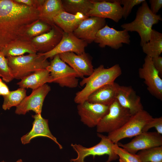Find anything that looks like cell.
<instances>
[{"label": "cell", "mask_w": 162, "mask_h": 162, "mask_svg": "<svg viewBox=\"0 0 162 162\" xmlns=\"http://www.w3.org/2000/svg\"><path fill=\"white\" fill-rule=\"evenodd\" d=\"M113 149L119 158L126 162H142L137 154L127 151L117 144H114Z\"/></svg>", "instance_id": "cell-31"}, {"label": "cell", "mask_w": 162, "mask_h": 162, "mask_svg": "<svg viewBox=\"0 0 162 162\" xmlns=\"http://www.w3.org/2000/svg\"></svg>", "instance_id": "cell-41"}, {"label": "cell", "mask_w": 162, "mask_h": 162, "mask_svg": "<svg viewBox=\"0 0 162 162\" xmlns=\"http://www.w3.org/2000/svg\"><path fill=\"white\" fill-rule=\"evenodd\" d=\"M39 10L14 0H0V50L20 39L26 27L39 20Z\"/></svg>", "instance_id": "cell-1"}, {"label": "cell", "mask_w": 162, "mask_h": 162, "mask_svg": "<svg viewBox=\"0 0 162 162\" xmlns=\"http://www.w3.org/2000/svg\"><path fill=\"white\" fill-rule=\"evenodd\" d=\"M106 25L105 19L89 16L83 20L73 33L78 38L91 43L94 41L98 31Z\"/></svg>", "instance_id": "cell-18"}, {"label": "cell", "mask_w": 162, "mask_h": 162, "mask_svg": "<svg viewBox=\"0 0 162 162\" xmlns=\"http://www.w3.org/2000/svg\"><path fill=\"white\" fill-rule=\"evenodd\" d=\"M153 117L144 110L132 115L120 128L108 134L107 137L114 144L126 138H131L142 132L145 125Z\"/></svg>", "instance_id": "cell-5"}, {"label": "cell", "mask_w": 162, "mask_h": 162, "mask_svg": "<svg viewBox=\"0 0 162 162\" xmlns=\"http://www.w3.org/2000/svg\"><path fill=\"white\" fill-rule=\"evenodd\" d=\"M34 120L33 123L32 130L21 138L22 143L24 145L30 142L32 139L38 136L48 137L53 141L60 149L62 146L57 141L56 138L53 136L49 128L48 120L44 118L41 114H36L32 115Z\"/></svg>", "instance_id": "cell-20"}, {"label": "cell", "mask_w": 162, "mask_h": 162, "mask_svg": "<svg viewBox=\"0 0 162 162\" xmlns=\"http://www.w3.org/2000/svg\"><path fill=\"white\" fill-rule=\"evenodd\" d=\"M51 28V25L38 20L26 27L20 39L30 41L33 38L48 32Z\"/></svg>", "instance_id": "cell-28"}, {"label": "cell", "mask_w": 162, "mask_h": 162, "mask_svg": "<svg viewBox=\"0 0 162 162\" xmlns=\"http://www.w3.org/2000/svg\"><path fill=\"white\" fill-rule=\"evenodd\" d=\"M137 154L142 162H162V146L141 150Z\"/></svg>", "instance_id": "cell-30"}, {"label": "cell", "mask_w": 162, "mask_h": 162, "mask_svg": "<svg viewBox=\"0 0 162 162\" xmlns=\"http://www.w3.org/2000/svg\"><path fill=\"white\" fill-rule=\"evenodd\" d=\"M50 90V86L46 83L32 90L31 93L26 96L16 107L15 113L24 115L32 110L36 114H41L44 100Z\"/></svg>", "instance_id": "cell-11"}, {"label": "cell", "mask_w": 162, "mask_h": 162, "mask_svg": "<svg viewBox=\"0 0 162 162\" xmlns=\"http://www.w3.org/2000/svg\"><path fill=\"white\" fill-rule=\"evenodd\" d=\"M116 99L121 106L129 110L132 116L143 110L140 97L131 86L119 85Z\"/></svg>", "instance_id": "cell-19"}, {"label": "cell", "mask_w": 162, "mask_h": 162, "mask_svg": "<svg viewBox=\"0 0 162 162\" xmlns=\"http://www.w3.org/2000/svg\"><path fill=\"white\" fill-rule=\"evenodd\" d=\"M122 73L121 68L118 64L107 68L100 65L94 69L90 75L84 77L80 82V86H85L76 93L74 102L78 104L84 102L92 92L104 85L113 83Z\"/></svg>", "instance_id": "cell-2"}, {"label": "cell", "mask_w": 162, "mask_h": 162, "mask_svg": "<svg viewBox=\"0 0 162 162\" xmlns=\"http://www.w3.org/2000/svg\"><path fill=\"white\" fill-rule=\"evenodd\" d=\"M19 3L39 10L40 11L44 0H14Z\"/></svg>", "instance_id": "cell-35"}, {"label": "cell", "mask_w": 162, "mask_h": 162, "mask_svg": "<svg viewBox=\"0 0 162 162\" xmlns=\"http://www.w3.org/2000/svg\"><path fill=\"white\" fill-rule=\"evenodd\" d=\"M143 52L151 58L160 56L162 52V34L152 29L150 40L142 46Z\"/></svg>", "instance_id": "cell-26"}, {"label": "cell", "mask_w": 162, "mask_h": 162, "mask_svg": "<svg viewBox=\"0 0 162 162\" xmlns=\"http://www.w3.org/2000/svg\"><path fill=\"white\" fill-rule=\"evenodd\" d=\"M0 162H5V161H1ZM16 162H22V160L21 159H19Z\"/></svg>", "instance_id": "cell-39"}, {"label": "cell", "mask_w": 162, "mask_h": 162, "mask_svg": "<svg viewBox=\"0 0 162 162\" xmlns=\"http://www.w3.org/2000/svg\"><path fill=\"white\" fill-rule=\"evenodd\" d=\"M119 162H126L125 161H124L123 160H122V159L119 158Z\"/></svg>", "instance_id": "cell-40"}, {"label": "cell", "mask_w": 162, "mask_h": 162, "mask_svg": "<svg viewBox=\"0 0 162 162\" xmlns=\"http://www.w3.org/2000/svg\"><path fill=\"white\" fill-rule=\"evenodd\" d=\"M88 17L80 13L73 14L63 10L54 17L53 21L63 32L73 33L81 22Z\"/></svg>", "instance_id": "cell-22"}, {"label": "cell", "mask_w": 162, "mask_h": 162, "mask_svg": "<svg viewBox=\"0 0 162 162\" xmlns=\"http://www.w3.org/2000/svg\"><path fill=\"white\" fill-rule=\"evenodd\" d=\"M150 4V8L152 12L155 14L157 13L162 7V0H150L149 1Z\"/></svg>", "instance_id": "cell-36"}, {"label": "cell", "mask_w": 162, "mask_h": 162, "mask_svg": "<svg viewBox=\"0 0 162 162\" xmlns=\"http://www.w3.org/2000/svg\"><path fill=\"white\" fill-rule=\"evenodd\" d=\"M97 135L101 139L100 141L96 145L90 148L85 147L80 144L72 143L71 146L76 152L77 156L75 158L71 159L70 161L72 162H84L85 158L88 156L104 154L108 156L106 162H111L117 159L118 157L113 149L114 144L107 136L99 133L97 134Z\"/></svg>", "instance_id": "cell-8"}, {"label": "cell", "mask_w": 162, "mask_h": 162, "mask_svg": "<svg viewBox=\"0 0 162 162\" xmlns=\"http://www.w3.org/2000/svg\"><path fill=\"white\" fill-rule=\"evenodd\" d=\"M154 128L157 132L162 134V117L152 118L146 123L142 130V132H147L151 128Z\"/></svg>", "instance_id": "cell-34"}, {"label": "cell", "mask_w": 162, "mask_h": 162, "mask_svg": "<svg viewBox=\"0 0 162 162\" xmlns=\"http://www.w3.org/2000/svg\"><path fill=\"white\" fill-rule=\"evenodd\" d=\"M62 2L63 10L73 14L80 13L88 16L93 6L92 0H62Z\"/></svg>", "instance_id": "cell-27"}, {"label": "cell", "mask_w": 162, "mask_h": 162, "mask_svg": "<svg viewBox=\"0 0 162 162\" xmlns=\"http://www.w3.org/2000/svg\"><path fill=\"white\" fill-rule=\"evenodd\" d=\"M46 69L50 72L52 82L57 83L62 87L73 88L77 86V73L61 59L58 54L54 57Z\"/></svg>", "instance_id": "cell-7"}, {"label": "cell", "mask_w": 162, "mask_h": 162, "mask_svg": "<svg viewBox=\"0 0 162 162\" xmlns=\"http://www.w3.org/2000/svg\"><path fill=\"white\" fill-rule=\"evenodd\" d=\"M128 32L124 30H117L106 24L97 32L94 42L101 48L108 46L118 50L123 44H130V36Z\"/></svg>", "instance_id": "cell-9"}, {"label": "cell", "mask_w": 162, "mask_h": 162, "mask_svg": "<svg viewBox=\"0 0 162 162\" xmlns=\"http://www.w3.org/2000/svg\"><path fill=\"white\" fill-rule=\"evenodd\" d=\"M63 10L62 0H44L39 11V20L52 26L55 24L54 17Z\"/></svg>", "instance_id": "cell-25"}, {"label": "cell", "mask_w": 162, "mask_h": 162, "mask_svg": "<svg viewBox=\"0 0 162 162\" xmlns=\"http://www.w3.org/2000/svg\"><path fill=\"white\" fill-rule=\"evenodd\" d=\"M26 96L25 88H20L16 90L10 91L8 94L3 96L2 109L6 110L13 106L17 107Z\"/></svg>", "instance_id": "cell-29"}, {"label": "cell", "mask_w": 162, "mask_h": 162, "mask_svg": "<svg viewBox=\"0 0 162 162\" xmlns=\"http://www.w3.org/2000/svg\"><path fill=\"white\" fill-rule=\"evenodd\" d=\"M109 108V106L91 103L86 100L77 106L81 121L90 128L97 125L108 112Z\"/></svg>", "instance_id": "cell-15"}, {"label": "cell", "mask_w": 162, "mask_h": 162, "mask_svg": "<svg viewBox=\"0 0 162 162\" xmlns=\"http://www.w3.org/2000/svg\"><path fill=\"white\" fill-rule=\"evenodd\" d=\"M10 92L8 86L0 78V96L6 95L8 94Z\"/></svg>", "instance_id": "cell-38"}, {"label": "cell", "mask_w": 162, "mask_h": 162, "mask_svg": "<svg viewBox=\"0 0 162 162\" xmlns=\"http://www.w3.org/2000/svg\"><path fill=\"white\" fill-rule=\"evenodd\" d=\"M141 4L137 11L134 20L121 26L128 32H137L140 37L142 46L150 40L152 26L162 21V18L160 15L155 14L152 12L146 0Z\"/></svg>", "instance_id": "cell-3"}, {"label": "cell", "mask_w": 162, "mask_h": 162, "mask_svg": "<svg viewBox=\"0 0 162 162\" xmlns=\"http://www.w3.org/2000/svg\"><path fill=\"white\" fill-rule=\"evenodd\" d=\"M61 59L73 68L77 73L79 77L89 76L94 70L91 57L85 52L77 55L72 52L60 54Z\"/></svg>", "instance_id": "cell-16"}, {"label": "cell", "mask_w": 162, "mask_h": 162, "mask_svg": "<svg viewBox=\"0 0 162 162\" xmlns=\"http://www.w3.org/2000/svg\"><path fill=\"white\" fill-rule=\"evenodd\" d=\"M87 44L85 41L77 38L73 33L63 32L60 41L53 50L46 53H40L46 59H52L56 55L66 52H72L80 55L85 52V49Z\"/></svg>", "instance_id": "cell-12"}, {"label": "cell", "mask_w": 162, "mask_h": 162, "mask_svg": "<svg viewBox=\"0 0 162 162\" xmlns=\"http://www.w3.org/2000/svg\"><path fill=\"white\" fill-rule=\"evenodd\" d=\"M63 31L54 24L48 32L36 37L30 41L37 53H44L53 50L60 41Z\"/></svg>", "instance_id": "cell-17"}, {"label": "cell", "mask_w": 162, "mask_h": 162, "mask_svg": "<svg viewBox=\"0 0 162 162\" xmlns=\"http://www.w3.org/2000/svg\"><path fill=\"white\" fill-rule=\"evenodd\" d=\"M47 82H52V79L50 72L45 68L37 70L23 77L17 84L20 88L33 90Z\"/></svg>", "instance_id": "cell-23"}, {"label": "cell", "mask_w": 162, "mask_h": 162, "mask_svg": "<svg viewBox=\"0 0 162 162\" xmlns=\"http://www.w3.org/2000/svg\"><path fill=\"white\" fill-rule=\"evenodd\" d=\"M0 76L3 80L9 82L14 79L7 58L0 51Z\"/></svg>", "instance_id": "cell-32"}, {"label": "cell", "mask_w": 162, "mask_h": 162, "mask_svg": "<svg viewBox=\"0 0 162 162\" xmlns=\"http://www.w3.org/2000/svg\"><path fill=\"white\" fill-rule=\"evenodd\" d=\"M92 3L93 6L88 16L109 18L117 23L122 18V8L120 0H92Z\"/></svg>", "instance_id": "cell-14"}, {"label": "cell", "mask_w": 162, "mask_h": 162, "mask_svg": "<svg viewBox=\"0 0 162 162\" xmlns=\"http://www.w3.org/2000/svg\"><path fill=\"white\" fill-rule=\"evenodd\" d=\"M145 0H120L121 5H123L122 17L126 19L130 13L135 6L138 5Z\"/></svg>", "instance_id": "cell-33"}, {"label": "cell", "mask_w": 162, "mask_h": 162, "mask_svg": "<svg viewBox=\"0 0 162 162\" xmlns=\"http://www.w3.org/2000/svg\"><path fill=\"white\" fill-rule=\"evenodd\" d=\"M119 85L114 82L104 85L91 94L86 101L91 103L110 106L116 99Z\"/></svg>", "instance_id": "cell-21"}, {"label": "cell", "mask_w": 162, "mask_h": 162, "mask_svg": "<svg viewBox=\"0 0 162 162\" xmlns=\"http://www.w3.org/2000/svg\"><path fill=\"white\" fill-rule=\"evenodd\" d=\"M117 144L127 151L136 154L141 150L162 146V136L157 132H142L129 142L123 144L118 142Z\"/></svg>", "instance_id": "cell-13"}, {"label": "cell", "mask_w": 162, "mask_h": 162, "mask_svg": "<svg viewBox=\"0 0 162 162\" xmlns=\"http://www.w3.org/2000/svg\"><path fill=\"white\" fill-rule=\"evenodd\" d=\"M131 116L129 110L121 106L116 99L109 106L108 112L96 126L97 131L108 133L115 131L123 126Z\"/></svg>", "instance_id": "cell-6"}, {"label": "cell", "mask_w": 162, "mask_h": 162, "mask_svg": "<svg viewBox=\"0 0 162 162\" xmlns=\"http://www.w3.org/2000/svg\"><path fill=\"white\" fill-rule=\"evenodd\" d=\"M139 76L144 80L149 92L155 97L162 100V80L154 67L152 58L146 56L142 68L139 69Z\"/></svg>", "instance_id": "cell-10"}, {"label": "cell", "mask_w": 162, "mask_h": 162, "mask_svg": "<svg viewBox=\"0 0 162 162\" xmlns=\"http://www.w3.org/2000/svg\"><path fill=\"white\" fill-rule=\"evenodd\" d=\"M0 51L6 57L22 56L26 53H37L30 41L21 39L12 41Z\"/></svg>", "instance_id": "cell-24"}, {"label": "cell", "mask_w": 162, "mask_h": 162, "mask_svg": "<svg viewBox=\"0 0 162 162\" xmlns=\"http://www.w3.org/2000/svg\"><path fill=\"white\" fill-rule=\"evenodd\" d=\"M6 58L14 78L18 80L46 68L50 64L47 59L39 53Z\"/></svg>", "instance_id": "cell-4"}, {"label": "cell", "mask_w": 162, "mask_h": 162, "mask_svg": "<svg viewBox=\"0 0 162 162\" xmlns=\"http://www.w3.org/2000/svg\"><path fill=\"white\" fill-rule=\"evenodd\" d=\"M152 62L155 68L158 71L160 76L162 75V57L159 56L152 58Z\"/></svg>", "instance_id": "cell-37"}]
</instances>
